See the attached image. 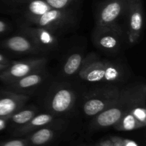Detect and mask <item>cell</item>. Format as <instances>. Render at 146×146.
Segmentation results:
<instances>
[{
  "instance_id": "cell-8",
  "label": "cell",
  "mask_w": 146,
  "mask_h": 146,
  "mask_svg": "<svg viewBox=\"0 0 146 146\" xmlns=\"http://www.w3.org/2000/svg\"><path fill=\"white\" fill-rule=\"evenodd\" d=\"M144 27V11L142 0H128L124 21L125 44L133 46L139 41Z\"/></svg>"
},
{
  "instance_id": "cell-3",
  "label": "cell",
  "mask_w": 146,
  "mask_h": 146,
  "mask_svg": "<svg viewBox=\"0 0 146 146\" xmlns=\"http://www.w3.org/2000/svg\"><path fill=\"white\" fill-rule=\"evenodd\" d=\"M122 88L115 84H106L97 87L86 94L84 98L82 110L88 117H94L115 102L121 94Z\"/></svg>"
},
{
  "instance_id": "cell-19",
  "label": "cell",
  "mask_w": 146,
  "mask_h": 146,
  "mask_svg": "<svg viewBox=\"0 0 146 146\" xmlns=\"http://www.w3.org/2000/svg\"><path fill=\"white\" fill-rule=\"evenodd\" d=\"M51 9H66L71 8V6L77 0H43Z\"/></svg>"
},
{
  "instance_id": "cell-2",
  "label": "cell",
  "mask_w": 146,
  "mask_h": 146,
  "mask_svg": "<svg viewBox=\"0 0 146 146\" xmlns=\"http://www.w3.org/2000/svg\"><path fill=\"white\" fill-rule=\"evenodd\" d=\"M76 94L68 84L55 83L51 86L44 98L46 112L56 116L64 117L74 109Z\"/></svg>"
},
{
  "instance_id": "cell-10",
  "label": "cell",
  "mask_w": 146,
  "mask_h": 146,
  "mask_svg": "<svg viewBox=\"0 0 146 146\" xmlns=\"http://www.w3.org/2000/svg\"><path fill=\"white\" fill-rule=\"evenodd\" d=\"M93 41L100 50L108 53H118L125 43V32L123 29L95 27Z\"/></svg>"
},
{
  "instance_id": "cell-24",
  "label": "cell",
  "mask_w": 146,
  "mask_h": 146,
  "mask_svg": "<svg viewBox=\"0 0 146 146\" xmlns=\"http://www.w3.org/2000/svg\"><path fill=\"white\" fill-rule=\"evenodd\" d=\"M7 66H8V65H7V64H0V73H1V71H3V70L5 69V68L7 67Z\"/></svg>"
},
{
  "instance_id": "cell-7",
  "label": "cell",
  "mask_w": 146,
  "mask_h": 146,
  "mask_svg": "<svg viewBox=\"0 0 146 146\" xmlns=\"http://www.w3.org/2000/svg\"><path fill=\"white\" fill-rule=\"evenodd\" d=\"M76 14L74 9H51L41 15L29 20L24 25L43 27L54 32L59 33L71 27L75 23Z\"/></svg>"
},
{
  "instance_id": "cell-9",
  "label": "cell",
  "mask_w": 146,
  "mask_h": 146,
  "mask_svg": "<svg viewBox=\"0 0 146 146\" xmlns=\"http://www.w3.org/2000/svg\"><path fill=\"white\" fill-rule=\"evenodd\" d=\"M47 62L48 58L45 56L12 61L0 73V81L7 86L31 73L45 68Z\"/></svg>"
},
{
  "instance_id": "cell-18",
  "label": "cell",
  "mask_w": 146,
  "mask_h": 146,
  "mask_svg": "<svg viewBox=\"0 0 146 146\" xmlns=\"http://www.w3.org/2000/svg\"><path fill=\"white\" fill-rule=\"evenodd\" d=\"M38 113V108L34 106H26V105L20 108L17 112L10 115L9 125L18 127L28 123L36 114Z\"/></svg>"
},
{
  "instance_id": "cell-12",
  "label": "cell",
  "mask_w": 146,
  "mask_h": 146,
  "mask_svg": "<svg viewBox=\"0 0 146 146\" xmlns=\"http://www.w3.org/2000/svg\"><path fill=\"white\" fill-rule=\"evenodd\" d=\"M19 31L28 36L45 54L55 49L58 45L56 33L47 29L19 24Z\"/></svg>"
},
{
  "instance_id": "cell-22",
  "label": "cell",
  "mask_w": 146,
  "mask_h": 146,
  "mask_svg": "<svg viewBox=\"0 0 146 146\" xmlns=\"http://www.w3.org/2000/svg\"><path fill=\"white\" fill-rule=\"evenodd\" d=\"M9 116L0 117V132L4 131L9 125Z\"/></svg>"
},
{
  "instance_id": "cell-15",
  "label": "cell",
  "mask_w": 146,
  "mask_h": 146,
  "mask_svg": "<svg viewBox=\"0 0 146 146\" xmlns=\"http://www.w3.org/2000/svg\"><path fill=\"white\" fill-rule=\"evenodd\" d=\"M63 118L64 117L56 116L46 111L44 113H38L28 123L21 126L16 128L13 131L12 134L13 135L17 137L26 136L39 128L65 120Z\"/></svg>"
},
{
  "instance_id": "cell-21",
  "label": "cell",
  "mask_w": 146,
  "mask_h": 146,
  "mask_svg": "<svg viewBox=\"0 0 146 146\" xmlns=\"http://www.w3.org/2000/svg\"><path fill=\"white\" fill-rule=\"evenodd\" d=\"M11 29V26L8 21L0 19V36H3Z\"/></svg>"
},
{
  "instance_id": "cell-23",
  "label": "cell",
  "mask_w": 146,
  "mask_h": 146,
  "mask_svg": "<svg viewBox=\"0 0 146 146\" xmlns=\"http://www.w3.org/2000/svg\"><path fill=\"white\" fill-rule=\"evenodd\" d=\"M11 60L5 54H2V53L0 52V64H7V65H9L10 63L11 62Z\"/></svg>"
},
{
  "instance_id": "cell-4",
  "label": "cell",
  "mask_w": 146,
  "mask_h": 146,
  "mask_svg": "<svg viewBox=\"0 0 146 146\" xmlns=\"http://www.w3.org/2000/svg\"><path fill=\"white\" fill-rule=\"evenodd\" d=\"M0 7L16 17L19 24H26L51 9L43 0H0Z\"/></svg>"
},
{
  "instance_id": "cell-11",
  "label": "cell",
  "mask_w": 146,
  "mask_h": 146,
  "mask_svg": "<svg viewBox=\"0 0 146 146\" xmlns=\"http://www.w3.org/2000/svg\"><path fill=\"white\" fill-rule=\"evenodd\" d=\"M0 46L9 52L17 55H34L44 56V52L27 35L19 31L0 41Z\"/></svg>"
},
{
  "instance_id": "cell-14",
  "label": "cell",
  "mask_w": 146,
  "mask_h": 146,
  "mask_svg": "<svg viewBox=\"0 0 146 146\" xmlns=\"http://www.w3.org/2000/svg\"><path fill=\"white\" fill-rule=\"evenodd\" d=\"M29 100V96L0 88V117L11 115L24 107Z\"/></svg>"
},
{
  "instance_id": "cell-1",
  "label": "cell",
  "mask_w": 146,
  "mask_h": 146,
  "mask_svg": "<svg viewBox=\"0 0 146 146\" xmlns=\"http://www.w3.org/2000/svg\"><path fill=\"white\" fill-rule=\"evenodd\" d=\"M78 76L88 84H118L123 81V68L117 63L99 59L95 54L86 56Z\"/></svg>"
},
{
  "instance_id": "cell-17",
  "label": "cell",
  "mask_w": 146,
  "mask_h": 146,
  "mask_svg": "<svg viewBox=\"0 0 146 146\" xmlns=\"http://www.w3.org/2000/svg\"><path fill=\"white\" fill-rule=\"evenodd\" d=\"M86 56L81 51L71 53L64 61L61 73L65 77H71L78 74L84 64Z\"/></svg>"
},
{
  "instance_id": "cell-20",
  "label": "cell",
  "mask_w": 146,
  "mask_h": 146,
  "mask_svg": "<svg viewBox=\"0 0 146 146\" xmlns=\"http://www.w3.org/2000/svg\"><path fill=\"white\" fill-rule=\"evenodd\" d=\"M29 143L26 139H14L0 142V146H28Z\"/></svg>"
},
{
  "instance_id": "cell-6",
  "label": "cell",
  "mask_w": 146,
  "mask_h": 146,
  "mask_svg": "<svg viewBox=\"0 0 146 146\" xmlns=\"http://www.w3.org/2000/svg\"><path fill=\"white\" fill-rule=\"evenodd\" d=\"M133 85L122 88L118 99L104 111L97 114L91 122L94 129H102L114 126L121 120L128 108V104L133 91Z\"/></svg>"
},
{
  "instance_id": "cell-16",
  "label": "cell",
  "mask_w": 146,
  "mask_h": 146,
  "mask_svg": "<svg viewBox=\"0 0 146 146\" xmlns=\"http://www.w3.org/2000/svg\"><path fill=\"white\" fill-rule=\"evenodd\" d=\"M66 124V120L51 124L39 128L27 135V140L29 144L33 145H44L52 141L56 135L61 132Z\"/></svg>"
},
{
  "instance_id": "cell-5",
  "label": "cell",
  "mask_w": 146,
  "mask_h": 146,
  "mask_svg": "<svg viewBox=\"0 0 146 146\" xmlns=\"http://www.w3.org/2000/svg\"><path fill=\"white\" fill-rule=\"evenodd\" d=\"M128 0H103L96 12L95 27L123 29Z\"/></svg>"
},
{
  "instance_id": "cell-13",
  "label": "cell",
  "mask_w": 146,
  "mask_h": 146,
  "mask_svg": "<svg viewBox=\"0 0 146 146\" xmlns=\"http://www.w3.org/2000/svg\"><path fill=\"white\" fill-rule=\"evenodd\" d=\"M49 74L46 68L31 73L14 82L7 85L8 89L18 94L29 96L41 86L48 78Z\"/></svg>"
}]
</instances>
